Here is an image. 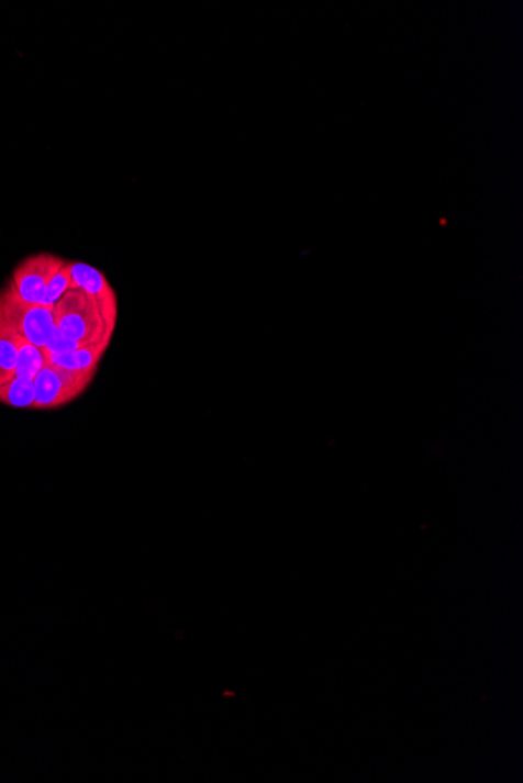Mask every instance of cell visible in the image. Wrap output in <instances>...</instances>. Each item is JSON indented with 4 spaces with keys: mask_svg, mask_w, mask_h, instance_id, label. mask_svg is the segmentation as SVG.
Here are the masks:
<instances>
[{
    "mask_svg": "<svg viewBox=\"0 0 523 783\" xmlns=\"http://www.w3.org/2000/svg\"><path fill=\"white\" fill-rule=\"evenodd\" d=\"M53 312L58 331L80 347L110 343L115 334V326L105 320L101 305L79 288H69Z\"/></svg>",
    "mask_w": 523,
    "mask_h": 783,
    "instance_id": "6da1fadb",
    "label": "cell"
},
{
    "mask_svg": "<svg viewBox=\"0 0 523 783\" xmlns=\"http://www.w3.org/2000/svg\"><path fill=\"white\" fill-rule=\"evenodd\" d=\"M96 372H74L46 361L42 371L33 379L35 385V410H54L71 404L82 396L93 382Z\"/></svg>",
    "mask_w": 523,
    "mask_h": 783,
    "instance_id": "7a4b0ae2",
    "label": "cell"
},
{
    "mask_svg": "<svg viewBox=\"0 0 523 783\" xmlns=\"http://www.w3.org/2000/svg\"><path fill=\"white\" fill-rule=\"evenodd\" d=\"M0 316L14 331L36 347L46 346L54 327V312L49 306L27 304L7 288L0 291Z\"/></svg>",
    "mask_w": 523,
    "mask_h": 783,
    "instance_id": "3957f363",
    "label": "cell"
},
{
    "mask_svg": "<svg viewBox=\"0 0 523 783\" xmlns=\"http://www.w3.org/2000/svg\"><path fill=\"white\" fill-rule=\"evenodd\" d=\"M64 264V258L55 255H32L16 266L5 288L27 304L43 305L47 283Z\"/></svg>",
    "mask_w": 523,
    "mask_h": 783,
    "instance_id": "277c9868",
    "label": "cell"
},
{
    "mask_svg": "<svg viewBox=\"0 0 523 783\" xmlns=\"http://www.w3.org/2000/svg\"><path fill=\"white\" fill-rule=\"evenodd\" d=\"M69 275L71 288H79L88 298L94 299L101 305L105 320L116 326V294L105 276L93 266L79 261H69Z\"/></svg>",
    "mask_w": 523,
    "mask_h": 783,
    "instance_id": "5b68a950",
    "label": "cell"
},
{
    "mask_svg": "<svg viewBox=\"0 0 523 783\" xmlns=\"http://www.w3.org/2000/svg\"><path fill=\"white\" fill-rule=\"evenodd\" d=\"M110 343H98V345L77 347L73 353L66 354H44L46 361L68 369L74 372L98 371L102 357L109 349Z\"/></svg>",
    "mask_w": 523,
    "mask_h": 783,
    "instance_id": "8992f818",
    "label": "cell"
},
{
    "mask_svg": "<svg viewBox=\"0 0 523 783\" xmlns=\"http://www.w3.org/2000/svg\"><path fill=\"white\" fill-rule=\"evenodd\" d=\"M24 342H27V339L22 338V336L0 316V383L7 382L11 377H14L18 353H20V347Z\"/></svg>",
    "mask_w": 523,
    "mask_h": 783,
    "instance_id": "52a82bcc",
    "label": "cell"
},
{
    "mask_svg": "<svg viewBox=\"0 0 523 783\" xmlns=\"http://www.w3.org/2000/svg\"><path fill=\"white\" fill-rule=\"evenodd\" d=\"M35 402V385L33 380L22 377H11L0 383V404L14 409H33Z\"/></svg>",
    "mask_w": 523,
    "mask_h": 783,
    "instance_id": "ba28073f",
    "label": "cell"
},
{
    "mask_svg": "<svg viewBox=\"0 0 523 783\" xmlns=\"http://www.w3.org/2000/svg\"><path fill=\"white\" fill-rule=\"evenodd\" d=\"M44 365H46V357H44L42 347H36L29 342H24L20 347V353H18L14 376L33 380L35 376L42 371Z\"/></svg>",
    "mask_w": 523,
    "mask_h": 783,
    "instance_id": "9c48e42d",
    "label": "cell"
},
{
    "mask_svg": "<svg viewBox=\"0 0 523 783\" xmlns=\"http://www.w3.org/2000/svg\"><path fill=\"white\" fill-rule=\"evenodd\" d=\"M69 288H71V275H69V261H65L62 268L55 272L53 279L49 280V283H47L43 305L53 309V306L64 298V294Z\"/></svg>",
    "mask_w": 523,
    "mask_h": 783,
    "instance_id": "30bf717a",
    "label": "cell"
},
{
    "mask_svg": "<svg viewBox=\"0 0 523 783\" xmlns=\"http://www.w3.org/2000/svg\"><path fill=\"white\" fill-rule=\"evenodd\" d=\"M77 347L80 346L71 342V339L66 338L54 323L53 331H51L49 338H47L46 346L43 347V350L44 354H66L73 353Z\"/></svg>",
    "mask_w": 523,
    "mask_h": 783,
    "instance_id": "8fae6325",
    "label": "cell"
}]
</instances>
